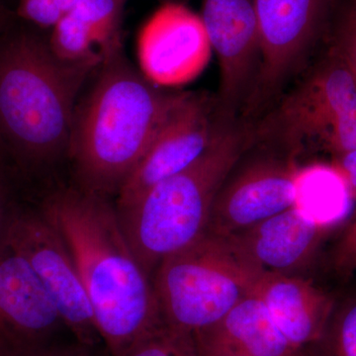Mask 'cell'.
Here are the masks:
<instances>
[{"instance_id":"obj_20","label":"cell","mask_w":356,"mask_h":356,"mask_svg":"<svg viewBox=\"0 0 356 356\" xmlns=\"http://www.w3.org/2000/svg\"><path fill=\"white\" fill-rule=\"evenodd\" d=\"M122 356H198L193 337L165 325L140 339Z\"/></svg>"},{"instance_id":"obj_7","label":"cell","mask_w":356,"mask_h":356,"mask_svg":"<svg viewBox=\"0 0 356 356\" xmlns=\"http://www.w3.org/2000/svg\"><path fill=\"white\" fill-rule=\"evenodd\" d=\"M6 236L32 267L72 339L88 346H104L72 255L37 205L20 204Z\"/></svg>"},{"instance_id":"obj_26","label":"cell","mask_w":356,"mask_h":356,"mask_svg":"<svg viewBox=\"0 0 356 356\" xmlns=\"http://www.w3.org/2000/svg\"><path fill=\"white\" fill-rule=\"evenodd\" d=\"M41 356H113L104 346H88L76 339L53 346Z\"/></svg>"},{"instance_id":"obj_22","label":"cell","mask_w":356,"mask_h":356,"mask_svg":"<svg viewBox=\"0 0 356 356\" xmlns=\"http://www.w3.org/2000/svg\"><path fill=\"white\" fill-rule=\"evenodd\" d=\"M330 350L332 356H356V301L344 306L331 320Z\"/></svg>"},{"instance_id":"obj_24","label":"cell","mask_w":356,"mask_h":356,"mask_svg":"<svg viewBox=\"0 0 356 356\" xmlns=\"http://www.w3.org/2000/svg\"><path fill=\"white\" fill-rule=\"evenodd\" d=\"M18 184L4 165H0V241L6 236L16 211L19 208Z\"/></svg>"},{"instance_id":"obj_5","label":"cell","mask_w":356,"mask_h":356,"mask_svg":"<svg viewBox=\"0 0 356 356\" xmlns=\"http://www.w3.org/2000/svg\"><path fill=\"white\" fill-rule=\"evenodd\" d=\"M262 273L229 238L204 234L154 274L163 325L193 337L252 294Z\"/></svg>"},{"instance_id":"obj_23","label":"cell","mask_w":356,"mask_h":356,"mask_svg":"<svg viewBox=\"0 0 356 356\" xmlns=\"http://www.w3.org/2000/svg\"><path fill=\"white\" fill-rule=\"evenodd\" d=\"M18 14L40 27H55L63 14L56 0H18Z\"/></svg>"},{"instance_id":"obj_14","label":"cell","mask_w":356,"mask_h":356,"mask_svg":"<svg viewBox=\"0 0 356 356\" xmlns=\"http://www.w3.org/2000/svg\"><path fill=\"white\" fill-rule=\"evenodd\" d=\"M327 229L293 206L226 238L261 273L293 274L313 259Z\"/></svg>"},{"instance_id":"obj_6","label":"cell","mask_w":356,"mask_h":356,"mask_svg":"<svg viewBox=\"0 0 356 356\" xmlns=\"http://www.w3.org/2000/svg\"><path fill=\"white\" fill-rule=\"evenodd\" d=\"M252 138L291 154L320 149L334 156L356 151V76L329 54L252 130Z\"/></svg>"},{"instance_id":"obj_29","label":"cell","mask_w":356,"mask_h":356,"mask_svg":"<svg viewBox=\"0 0 356 356\" xmlns=\"http://www.w3.org/2000/svg\"><path fill=\"white\" fill-rule=\"evenodd\" d=\"M7 15L6 11L0 7V37L7 31L6 30Z\"/></svg>"},{"instance_id":"obj_18","label":"cell","mask_w":356,"mask_h":356,"mask_svg":"<svg viewBox=\"0 0 356 356\" xmlns=\"http://www.w3.org/2000/svg\"><path fill=\"white\" fill-rule=\"evenodd\" d=\"M126 2L127 0H81L70 13L81 21L95 40L104 60L123 49L122 20Z\"/></svg>"},{"instance_id":"obj_1","label":"cell","mask_w":356,"mask_h":356,"mask_svg":"<svg viewBox=\"0 0 356 356\" xmlns=\"http://www.w3.org/2000/svg\"><path fill=\"white\" fill-rule=\"evenodd\" d=\"M36 205L72 255L112 355L163 327L153 280L131 250L114 200L58 184Z\"/></svg>"},{"instance_id":"obj_19","label":"cell","mask_w":356,"mask_h":356,"mask_svg":"<svg viewBox=\"0 0 356 356\" xmlns=\"http://www.w3.org/2000/svg\"><path fill=\"white\" fill-rule=\"evenodd\" d=\"M49 44L53 53L65 62L102 64L103 56L97 44L72 14H65L53 28Z\"/></svg>"},{"instance_id":"obj_12","label":"cell","mask_w":356,"mask_h":356,"mask_svg":"<svg viewBox=\"0 0 356 356\" xmlns=\"http://www.w3.org/2000/svg\"><path fill=\"white\" fill-rule=\"evenodd\" d=\"M211 50L201 16L178 3L159 7L138 39L140 70L156 86L193 81L209 63Z\"/></svg>"},{"instance_id":"obj_8","label":"cell","mask_w":356,"mask_h":356,"mask_svg":"<svg viewBox=\"0 0 356 356\" xmlns=\"http://www.w3.org/2000/svg\"><path fill=\"white\" fill-rule=\"evenodd\" d=\"M207 96L177 93L139 165L115 198L116 209H125L154 185L195 163L221 128Z\"/></svg>"},{"instance_id":"obj_11","label":"cell","mask_w":356,"mask_h":356,"mask_svg":"<svg viewBox=\"0 0 356 356\" xmlns=\"http://www.w3.org/2000/svg\"><path fill=\"white\" fill-rule=\"evenodd\" d=\"M201 18L221 72L218 114L222 121L234 120L243 100L247 102L259 69L255 0H203Z\"/></svg>"},{"instance_id":"obj_15","label":"cell","mask_w":356,"mask_h":356,"mask_svg":"<svg viewBox=\"0 0 356 356\" xmlns=\"http://www.w3.org/2000/svg\"><path fill=\"white\" fill-rule=\"evenodd\" d=\"M252 294L266 306L290 346L300 351L324 337L334 314L330 295L293 274L264 273Z\"/></svg>"},{"instance_id":"obj_2","label":"cell","mask_w":356,"mask_h":356,"mask_svg":"<svg viewBox=\"0 0 356 356\" xmlns=\"http://www.w3.org/2000/svg\"><path fill=\"white\" fill-rule=\"evenodd\" d=\"M98 67L60 60L35 33L0 37V152L16 181L51 188L69 156L79 93Z\"/></svg>"},{"instance_id":"obj_9","label":"cell","mask_w":356,"mask_h":356,"mask_svg":"<svg viewBox=\"0 0 356 356\" xmlns=\"http://www.w3.org/2000/svg\"><path fill=\"white\" fill-rule=\"evenodd\" d=\"M332 4V0H255L261 55L245 102L248 111L266 106L301 65Z\"/></svg>"},{"instance_id":"obj_27","label":"cell","mask_w":356,"mask_h":356,"mask_svg":"<svg viewBox=\"0 0 356 356\" xmlns=\"http://www.w3.org/2000/svg\"><path fill=\"white\" fill-rule=\"evenodd\" d=\"M334 168L348 185L351 197H356V151L336 156Z\"/></svg>"},{"instance_id":"obj_4","label":"cell","mask_w":356,"mask_h":356,"mask_svg":"<svg viewBox=\"0 0 356 356\" xmlns=\"http://www.w3.org/2000/svg\"><path fill=\"white\" fill-rule=\"evenodd\" d=\"M252 142V129L222 121L217 137L195 163L125 209H116L131 250L152 280L165 257L206 233L220 189Z\"/></svg>"},{"instance_id":"obj_13","label":"cell","mask_w":356,"mask_h":356,"mask_svg":"<svg viewBox=\"0 0 356 356\" xmlns=\"http://www.w3.org/2000/svg\"><path fill=\"white\" fill-rule=\"evenodd\" d=\"M299 170L278 159L243 168L220 189L206 233L229 236L295 206Z\"/></svg>"},{"instance_id":"obj_30","label":"cell","mask_w":356,"mask_h":356,"mask_svg":"<svg viewBox=\"0 0 356 356\" xmlns=\"http://www.w3.org/2000/svg\"><path fill=\"white\" fill-rule=\"evenodd\" d=\"M0 165H4L3 159H2L1 152H0ZM6 166V165H4Z\"/></svg>"},{"instance_id":"obj_21","label":"cell","mask_w":356,"mask_h":356,"mask_svg":"<svg viewBox=\"0 0 356 356\" xmlns=\"http://www.w3.org/2000/svg\"><path fill=\"white\" fill-rule=\"evenodd\" d=\"M329 54L339 58L356 76V0H344L332 30Z\"/></svg>"},{"instance_id":"obj_17","label":"cell","mask_w":356,"mask_h":356,"mask_svg":"<svg viewBox=\"0 0 356 356\" xmlns=\"http://www.w3.org/2000/svg\"><path fill=\"white\" fill-rule=\"evenodd\" d=\"M351 195L336 168L315 165L299 170L295 206L327 229L348 214Z\"/></svg>"},{"instance_id":"obj_10","label":"cell","mask_w":356,"mask_h":356,"mask_svg":"<svg viewBox=\"0 0 356 356\" xmlns=\"http://www.w3.org/2000/svg\"><path fill=\"white\" fill-rule=\"evenodd\" d=\"M65 332L48 293L6 234L0 241V356H41L65 341Z\"/></svg>"},{"instance_id":"obj_3","label":"cell","mask_w":356,"mask_h":356,"mask_svg":"<svg viewBox=\"0 0 356 356\" xmlns=\"http://www.w3.org/2000/svg\"><path fill=\"white\" fill-rule=\"evenodd\" d=\"M77 103L69 161L79 188L115 200L139 165L177 93L138 72L123 49L105 58Z\"/></svg>"},{"instance_id":"obj_28","label":"cell","mask_w":356,"mask_h":356,"mask_svg":"<svg viewBox=\"0 0 356 356\" xmlns=\"http://www.w3.org/2000/svg\"><path fill=\"white\" fill-rule=\"evenodd\" d=\"M81 0H56L58 6L60 7L64 16L65 14L70 13V11L74 10V7L79 4Z\"/></svg>"},{"instance_id":"obj_25","label":"cell","mask_w":356,"mask_h":356,"mask_svg":"<svg viewBox=\"0 0 356 356\" xmlns=\"http://www.w3.org/2000/svg\"><path fill=\"white\" fill-rule=\"evenodd\" d=\"M332 264L337 273L343 275L356 273V217L337 243Z\"/></svg>"},{"instance_id":"obj_16","label":"cell","mask_w":356,"mask_h":356,"mask_svg":"<svg viewBox=\"0 0 356 356\" xmlns=\"http://www.w3.org/2000/svg\"><path fill=\"white\" fill-rule=\"evenodd\" d=\"M193 339L198 356H303L290 346L266 306L252 294Z\"/></svg>"}]
</instances>
